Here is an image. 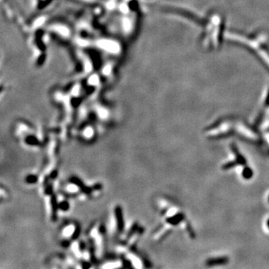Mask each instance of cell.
I'll return each mask as SVG.
<instances>
[{"instance_id": "6da1fadb", "label": "cell", "mask_w": 269, "mask_h": 269, "mask_svg": "<svg viewBox=\"0 0 269 269\" xmlns=\"http://www.w3.org/2000/svg\"><path fill=\"white\" fill-rule=\"evenodd\" d=\"M227 260L226 259V258H221V260L220 259H218V260H208V262H207V264L208 265H218V264H223L227 262Z\"/></svg>"}]
</instances>
